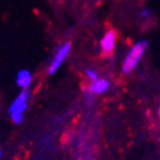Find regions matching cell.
Wrapping results in <instances>:
<instances>
[{
	"label": "cell",
	"mask_w": 160,
	"mask_h": 160,
	"mask_svg": "<svg viewBox=\"0 0 160 160\" xmlns=\"http://www.w3.org/2000/svg\"><path fill=\"white\" fill-rule=\"evenodd\" d=\"M148 48V41L147 40H140L135 42L129 49V52L127 53L125 60L122 63V71L125 73H128L130 71H133L141 58L143 57L145 49Z\"/></svg>",
	"instance_id": "obj_1"
},
{
	"label": "cell",
	"mask_w": 160,
	"mask_h": 160,
	"mask_svg": "<svg viewBox=\"0 0 160 160\" xmlns=\"http://www.w3.org/2000/svg\"><path fill=\"white\" fill-rule=\"evenodd\" d=\"M71 50V43L70 42H67L62 45V46L58 48V50L56 52V54L54 55L53 60L50 62L49 67H48V72L50 74L55 73L57 70H58V68L62 65V63L64 62V60L68 57L69 53H70Z\"/></svg>",
	"instance_id": "obj_2"
},
{
	"label": "cell",
	"mask_w": 160,
	"mask_h": 160,
	"mask_svg": "<svg viewBox=\"0 0 160 160\" xmlns=\"http://www.w3.org/2000/svg\"><path fill=\"white\" fill-rule=\"evenodd\" d=\"M30 97V90L22 89L16 98L13 101V103L9 107V113L10 114H23L25 109H27V102Z\"/></svg>",
	"instance_id": "obj_3"
},
{
	"label": "cell",
	"mask_w": 160,
	"mask_h": 160,
	"mask_svg": "<svg viewBox=\"0 0 160 160\" xmlns=\"http://www.w3.org/2000/svg\"><path fill=\"white\" fill-rule=\"evenodd\" d=\"M116 32L113 30L108 31L107 33L104 34V37L101 40V48L104 53H111L114 48L116 45Z\"/></svg>",
	"instance_id": "obj_4"
},
{
	"label": "cell",
	"mask_w": 160,
	"mask_h": 160,
	"mask_svg": "<svg viewBox=\"0 0 160 160\" xmlns=\"http://www.w3.org/2000/svg\"><path fill=\"white\" fill-rule=\"evenodd\" d=\"M32 82V74L29 70H20L16 76V83L17 86L21 87L22 89H28L29 86Z\"/></svg>",
	"instance_id": "obj_5"
},
{
	"label": "cell",
	"mask_w": 160,
	"mask_h": 160,
	"mask_svg": "<svg viewBox=\"0 0 160 160\" xmlns=\"http://www.w3.org/2000/svg\"><path fill=\"white\" fill-rule=\"evenodd\" d=\"M110 86V82H109V80L107 79H96L95 81L90 83V86L88 87V90H89L90 93L93 94V95H97V94H102L104 92H107L108 88Z\"/></svg>",
	"instance_id": "obj_6"
},
{
	"label": "cell",
	"mask_w": 160,
	"mask_h": 160,
	"mask_svg": "<svg viewBox=\"0 0 160 160\" xmlns=\"http://www.w3.org/2000/svg\"><path fill=\"white\" fill-rule=\"evenodd\" d=\"M86 76H87V78L92 81V82L95 81L96 79H98V74H97V72L95 70H92V69L86 70Z\"/></svg>",
	"instance_id": "obj_7"
},
{
	"label": "cell",
	"mask_w": 160,
	"mask_h": 160,
	"mask_svg": "<svg viewBox=\"0 0 160 160\" xmlns=\"http://www.w3.org/2000/svg\"><path fill=\"white\" fill-rule=\"evenodd\" d=\"M83 94H85V97H86V101L88 102V104L92 103L93 100H94V95L90 93L89 90H88V88H86V89L83 90Z\"/></svg>",
	"instance_id": "obj_8"
},
{
	"label": "cell",
	"mask_w": 160,
	"mask_h": 160,
	"mask_svg": "<svg viewBox=\"0 0 160 160\" xmlns=\"http://www.w3.org/2000/svg\"><path fill=\"white\" fill-rule=\"evenodd\" d=\"M140 15L142 18H148V17L151 15V10L148 9V8H144V9H142L140 12Z\"/></svg>",
	"instance_id": "obj_9"
},
{
	"label": "cell",
	"mask_w": 160,
	"mask_h": 160,
	"mask_svg": "<svg viewBox=\"0 0 160 160\" xmlns=\"http://www.w3.org/2000/svg\"><path fill=\"white\" fill-rule=\"evenodd\" d=\"M0 158H1V151H0Z\"/></svg>",
	"instance_id": "obj_10"
}]
</instances>
